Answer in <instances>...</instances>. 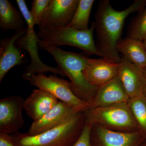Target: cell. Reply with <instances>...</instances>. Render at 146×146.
Listing matches in <instances>:
<instances>
[{
    "mask_svg": "<svg viewBox=\"0 0 146 146\" xmlns=\"http://www.w3.org/2000/svg\"><path fill=\"white\" fill-rule=\"evenodd\" d=\"M23 17L8 0L0 1V29L2 32L9 30L18 31L23 29L25 22Z\"/></svg>",
    "mask_w": 146,
    "mask_h": 146,
    "instance_id": "cell-18",
    "label": "cell"
},
{
    "mask_svg": "<svg viewBox=\"0 0 146 146\" xmlns=\"http://www.w3.org/2000/svg\"><path fill=\"white\" fill-rule=\"evenodd\" d=\"M117 50L131 63L143 69L146 68V50L143 41L127 36L120 39Z\"/></svg>",
    "mask_w": 146,
    "mask_h": 146,
    "instance_id": "cell-17",
    "label": "cell"
},
{
    "mask_svg": "<svg viewBox=\"0 0 146 146\" xmlns=\"http://www.w3.org/2000/svg\"><path fill=\"white\" fill-rule=\"evenodd\" d=\"M140 146H146V141L143 142Z\"/></svg>",
    "mask_w": 146,
    "mask_h": 146,
    "instance_id": "cell-27",
    "label": "cell"
},
{
    "mask_svg": "<svg viewBox=\"0 0 146 146\" xmlns=\"http://www.w3.org/2000/svg\"><path fill=\"white\" fill-rule=\"evenodd\" d=\"M59 102L52 94L41 89H34L24 100V109L33 121L39 119Z\"/></svg>",
    "mask_w": 146,
    "mask_h": 146,
    "instance_id": "cell-16",
    "label": "cell"
},
{
    "mask_svg": "<svg viewBox=\"0 0 146 146\" xmlns=\"http://www.w3.org/2000/svg\"><path fill=\"white\" fill-rule=\"evenodd\" d=\"M37 46L38 48L44 50L52 56L58 67L70 79L74 94L89 106L98 88L91 85L83 75V70L89 58L47 44L41 40L37 43Z\"/></svg>",
    "mask_w": 146,
    "mask_h": 146,
    "instance_id": "cell-2",
    "label": "cell"
},
{
    "mask_svg": "<svg viewBox=\"0 0 146 146\" xmlns=\"http://www.w3.org/2000/svg\"><path fill=\"white\" fill-rule=\"evenodd\" d=\"M95 1L79 0L78 6L69 26L79 31L88 29L89 17Z\"/></svg>",
    "mask_w": 146,
    "mask_h": 146,
    "instance_id": "cell-20",
    "label": "cell"
},
{
    "mask_svg": "<svg viewBox=\"0 0 146 146\" xmlns=\"http://www.w3.org/2000/svg\"><path fill=\"white\" fill-rule=\"evenodd\" d=\"M128 96L119 76L98 88L95 97L89 104V109L127 102Z\"/></svg>",
    "mask_w": 146,
    "mask_h": 146,
    "instance_id": "cell-15",
    "label": "cell"
},
{
    "mask_svg": "<svg viewBox=\"0 0 146 146\" xmlns=\"http://www.w3.org/2000/svg\"><path fill=\"white\" fill-rule=\"evenodd\" d=\"M119 63L107 58H88L83 70V75L91 85L98 87L118 76Z\"/></svg>",
    "mask_w": 146,
    "mask_h": 146,
    "instance_id": "cell-13",
    "label": "cell"
},
{
    "mask_svg": "<svg viewBox=\"0 0 146 146\" xmlns=\"http://www.w3.org/2000/svg\"><path fill=\"white\" fill-rule=\"evenodd\" d=\"M85 123L118 132L138 130L127 102L89 109L84 112Z\"/></svg>",
    "mask_w": 146,
    "mask_h": 146,
    "instance_id": "cell-4",
    "label": "cell"
},
{
    "mask_svg": "<svg viewBox=\"0 0 146 146\" xmlns=\"http://www.w3.org/2000/svg\"><path fill=\"white\" fill-rule=\"evenodd\" d=\"M146 7V0H136L127 8L115 10L109 1H100L95 15L96 46L100 56L119 63L121 60L117 50L125 19L131 13L139 12Z\"/></svg>",
    "mask_w": 146,
    "mask_h": 146,
    "instance_id": "cell-1",
    "label": "cell"
},
{
    "mask_svg": "<svg viewBox=\"0 0 146 146\" xmlns=\"http://www.w3.org/2000/svg\"><path fill=\"white\" fill-rule=\"evenodd\" d=\"M28 81L31 85L54 96L58 100L82 111L89 109V104L82 100L74 94L70 82L55 75L48 76L44 74L32 76Z\"/></svg>",
    "mask_w": 146,
    "mask_h": 146,
    "instance_id": "cell-6",
    "label": "cell"
},
{
    "mask_svg": "<svg viewBox=\"0 0 146 146\" xmlns=\"http://www.w3.org/2000/svg\"><path fill=\"white\" fill-rule=\"evenodd\" d=\"M143 44L144 45V46H145V50H146V38L145 39H144L143 41Z\"/></svg>",
    "mask_w": 146,
    "mask_h": 146,
    "instance_id": "cell-26",
    "label": "cell"
},
{
    "mask_svg": "<svg viewBox=\"0 0 146 146\" xmlns=\"http://www.w3.org/2000/svg\"><path fill=\"white\" fill-rule=\"evenodd\" d=\"M144 74H145V89H144V95L146 96V68L143 69Z\"/></svg>",
    "mask_w": 146,
    "mask_h": 146,
    "instance_id": "cell-25",
    "label": "cell"
},
{
    "mask_svg": "<svg viewBox=\"0 0 146 146\" xmlns=\"http://www.w3.org/2000/svg\"><path fill=\"white\" fill-rule=\"evenodd\" d=\"M51 0H33L31 2L30 13L35 25H39Z\"/></svg>",
    "mask_w": 146,
    "mask_h": 146,
    "instance_id": "cell-22",
    "label": "cell"
},
{
    "mask_svg": "<svg viewBox=\"0 0 146 146\" xmlns=\"http://www.w3.org/2000/svg\"><path fill=\"white\" fill-rule=\"evenodd\" d=\"M127 36L141 41L146 38V7L131 21L128 28Z\"/></svg>",
    "mask_w": 146,
    "mask_h": 146,
    "instance_id": "cell-21",
    "label": "cell"
},
{
    "mask_svg": "<svg viewBox=\"0 0 146 146\" xmlns=\"http://www.w3.org/2000/svg\"><path fill=\"white\" fill-rule=\"evenodd\" d=\"M79 2V0H51L38 25L39 31L69 26Z\"/></svg>",
    "mask_w": 146,
    "mask_h": 146,
    "instance_id": "cell-8",
    "label": "cell"
},
{
    "mask_svg": "<svg viewBox=\"0 0 146 146\" xmlns=\"http://www.w3.org/2000/svg\"><path fill=\"white\" fill-rule=\"evenodd\" d=\"M84 112L76 113L63 124L38 135L18 132L11 136L17 146H72L85 125Z\"/></svg>",
    "mask_w": 146,
    "mask_h": 146,
    "instance_id": "cell-3",
    "label": "cell"
},
{
    "mask_svg": "<svg viewBox=\"0 0 146 146\" xmlns=\"http://www.w3.org/2000/svg\"><path fill=\"white\" fill-rule=\"evenodd\" d=\"M0 146H17L14 143L11 135L0 132Z\"/></svg>",
    "mask_w": 146,
    "mask_h": 146,
    "instance_id": "cell-24",
    "label": "cell"
},
{
    "mask_svg": "<svg viewBox=\"0 0 146 146\" xmlns=\"http://www.w3.org/2000/svg\"><path fill=\"white\" fill-rule=\"evenodd\" d=\"M94 22L90 28L79 31L69 27L39 31L37 36L45 44L58 47L63 45L72 46L88 55L100 56L94 38Z\"/></svg>",
    "mask_w": 146,
    "mask_h": 146,
    "instance_id": "cell-5",
    "label": "cell"
},
{
    "mask_svg": "<svg viewBox=\"0 0 146 146\" xmlns=\"http://www.w3.org/2000/svg\"><path fill=\"white\" fill-rule=\"evenodd\" d=\"M24 100L20 96H11L0 100V132L8 134L19 132L24 121Z\"/></svg>",
    "mask_w": 146,
    "mask_h": 146,
    "instance_id": "cell-10",
    "label": "cell"
},
{
    "mask_svg": "<svg viewBox=\"0 0 146 146\" xmlns=\"http://www.w3.org/2000/svg\"><path fill=\"white\" fill-rule=\"evenodd\" d=\"M27 29L15 31L12 36L0 41V82L12 68L28 61L27 52L15 45L16 40L27 33Z\"/></svg>",
    "mask_w": 146,
    "mask_h": 146,
    "instance_id": "cell-11",
    "label": "cell"
},
{
    "mask_svg": "<svg viewBox=\"0 0 146 146\" xmlns=\"http://www.w3.org/2000/svg\"><path fill=\"white\" fill-rule=\"evenodd\" d=\"M26 24L27 33L18 38L15 42L16 46L27 51L31 58V63L25 68L22 78L28 81L32 76L35 75L36 73L44 74L47 72L58 74L65 77V74L58 66L52 67L48 66L40 60L37 46V43L40 39L35 31L34 23L30 22Z\"/></svg>",
    "mask_w": 146,
    "mask_h": 146,
    "instance_id": "cell-7",
    "label": "cell"
},
{
    "mask_svg": "<svg viewBox=\"0 0 146 146\" xmlns=\"http://www.w3.org/2000/svg\"><path fill=\"white\" fill-rule=\"evenodd\" d=\"M127 104L138 130L146 140V96L142 95L129 99Z\"/></svg>",
    "mask_w": 146,
    "mask_h": 146,
    "instance_id": "cell-19",
    "label": "cell"
},
{
    "mask_svg": "<svg viewBox=\"0 0 146 146\" xmlns=\"http://www.w3.org/2000/svg\"><path fill=\"white\" fill-rule=\"evenodd\" d=\"M81 112L84 111L64 102H59L43 117L33 121L27 133L34 136L44 133L63 124L76 113Z\"/></svg>",
    "mask_w": 146,
    "mask_h": 146,
    "instance_id": "cell-12",
    "label": "cell"
},
{
    "mask_svg": "<svg viewBox=\"0 0 146 146\" xmlns=\"http://www.w3.org/2000/svg\"><path fill=\"white\" fill-rule=\"evenodd\" d=\"M146 141L139 130L118 132L92 126L90 134L91 146H140Z\"/></svg>",
    "mask_w": 146,
    "mask_h": 146,
    "instance_id": "cell-9",
    "label": "cell"
},
{
    "mask_svg": "<svg viewBox=\"0 0 146 146\" xmlns=\"http://www.w3.org/2000/svg\"><path fill=\"white\" fill-rule=\"evenodd\" d=\"M118 76L129 99L144 95L145 79L143 69L122 57Z\"/></svg>",
    "mask_w": 146,
    "mask_h": 146,
    "instance_id": "cell-14",
    "label": "cell"
},
{
    "mask_svg": "<svg viewBox=\"0 0 146 146\" xmlns=\"http://www.w3.org/2000/svg\"><path fill=\"white\" fill-rule=\"evenodd\" d=\"M92 127L91 125L85 123L80 136L72 146H91L90 134Z\"/></svg>",
    "mask_w": 146,
    "mask_h": 146,
    "instance_id": "cell-23",
    "label": "cell"
}]
</instances>
